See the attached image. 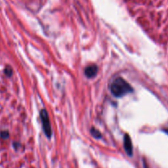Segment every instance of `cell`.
I'll return each mask as SVG.
<instances>
[{
	"label": "cell",
	"instance_id": "8",
	"mask_svg": "<svg viewBox=\"0 0 168 168\" xmlns=\"http://www.w3.org/2000/svg\"><path fill=\"white\" fill-rule=\"evenodd\" d=\"M167 133H168V132H167Z\"/></svg>",
	"mask_w": 168,
	"mask_h": 168
},
{
	"label": "cell",
	"instance_id": "1",
	"mask_svg": "<svg viewBox=\"0 0 168 168\" xmlns=\"http://www.w3.org/2000/svg\"><path fill=\"white\" fill-rule=\"evenodd\" d=\"M110 89L112 94L116 97H122L133 90L131 85L120 77L112 81L110 85Z\"/></svg>",
	"mask_w": 168,
	"mask_h": 168
},
{
	"label": "cell",
	"instance_id": "6",
	"mask_svg": "<svg viewBox=\"0 0 168 168\" xmlns=\"http://www.w3.org/2000/svg\"><path fill=\"white\" fill-rule=\"evenodd\" d=\"M8 136V133L7 132H3L1 133V137H3V139H6Z\"/></svg>",
	"mask_w": 168,
	"mask_h": 168
},
{
	"label": "cell",
	"instance_id": "7",
	"mask_svg": "<svg viewBox=\"0 0 168 168\" xmlns=\"http://www.w3.org/2000/svg\"><path fill=\"white\" fill-rule=\"evenodd\" d=\"M5 73H7V75H11L12 74V70L9 68V67H7L6 69H5Z\"/></svg>",
	"mask_w": 168,
	"mask_h": 168
},
{
	"label": "cell",
	"instance_id": "2",
	"mask_svg": "<svg viewBox=\"0 0 168 168\" xmlns=\"http://www.w3.org/2000/svg\"><path fill=\"white\" fill-rule=\"evenodd\" d=\"M41 119H42V123H43L44 132H45V134L48 137H50V135H51V127H50L49 117H48V114H47L45 110H43L41 112Z\"/></svg>",
	"mask_w": 168,
	"mask_h": 168
},
{
	"label": "cell",
	"instance_id": "4",
	"mask_svg": "<svg viewBox=\"0 0 168 168\" xmlns=\"http://www.w3.org/2000/svg\"><path fill=\"white\" fill-rule=\"evenodd\" d=\"M125 149L127 151V153L129 154H131V142L130 138L128 137V135H125Z\"/></svg>",
	"mask_w": 168,
	"mask_h": 168
},
{
	"label": "cell",
	"instance_id": "3",
	"mask_svg": "<svg viewBox=\"0 0 168 168\" xmlns=\"http://www.w3.org/2000/svg\"><path fill=\"white\" fill-rule=\"evenodd\" d=\"M97 71H98V68L95 65H90L87 67L85 70V75L90 78V77H93L94 75L97 74Z\"/></svg>",
	"mask_w": 168,
	"mask_h": 168
},
{
	"label": "cell",
	"instance_id": "5",
	"mask_svg": "<svg viewBox=\"0 0 168 168\" xmlns=\"http://www.w3.org/2000/svg\"><path fill=\"white\" fill-rule=\"evenodd\" d=\"M91 133H92V135H93L94 137H98L100 138L101 136V135H100V133L99 131H97V130H94V129H92V131H91Z\"/></svg>",
	"mask_w": 168,
	"mask_h": 168
}]
</instances>
